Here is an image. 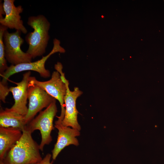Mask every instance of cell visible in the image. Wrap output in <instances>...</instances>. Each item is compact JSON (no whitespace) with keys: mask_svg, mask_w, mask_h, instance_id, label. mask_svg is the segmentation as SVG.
I'll return each instance as SVG.
<instances>
[{"mask_svg":"<svg viewBox=\"0 0 164 164\" xmlns=\"http://www.w3.org/2000/svg\"><path fill=\"white\" fill-rule=\"evenodd\" d=\"M54 127L58 132L57 141L52 151L53 160H56L59 154L66 147L71 145L78 146L79 142L76 137L80 135V131L64 126L61 122L57 120L55 122Z\"/></svg>","mask_w":164,"mask_h":164,"instance_id":"30bf717a","label":"cell"},{"mask_svg":"<svg viewBox=\"0 0 164 164\" xmlns=\"http://www.w3.org/2000/svg\"><path fill=\"white\" fill-rule=\"evenodd\" d=\"M28 111L24 119L27 125L39 112L56 100L46 91L29 81L28 88Z\"/></svg>","mask_w":164,"mask_h":164,"instance_id":"52a82bcc","label":"cell"},{"mask_svg":"<svg viewBox=\"0 0 164 164\" xmlns=\"http://www.w3.org/2000/svg\"><path fill=\"white\" fill-rule=\"evenodd\" d=\"M0 164H5L2 161H0Z\"/></svg>","mask_w":164,"mask_h":164,"instance_id":"e0dca14e","label":"cell"},{"mask_svg":"<svg viewBox=\"0 0 164 164\" xmlns=\"http://www.w3.org/2000/svg\"><path fill=\"white\" fill-rule=\"evenodd\" d=\"M29 81L36 84L46 91L49 94L59 101L61 108V114L57 117V121L62 122L65 115L64 98L67 92V86L62 80L60 73L57 71L52 73L49 80L41 81L36 80L34 77L31 76Z\"/></svg>","mask_w":164,"mask_h":164,"instance_id":"8992f818","label":"cell"},{"mask_svg":"<svg viewBox=\"0 0 164 164\" xmlns=\"http://www.w3.org/2000/svg\"><path fill=\"white\" fill-rule=\"evenodd\" d=\"M14 0H4L3 8L5 16L0 18L1 25L10 29H15L24 34L27 31L24 26L20 14L23 9L21 5L16 6L14 5Z\"/></svg>","mask_w":164,"mask_h":164,"instance_id":"8fae6325","label":"cell"},{"mask_svg":"<svg viewBox=\"0 0 164 164\" xmlns=\"http://www.w3.org/2000/svg\"><path fill=\"white\" fill-rule=\"evenodd\" d=\"M22 132L19 140L1 160L5 164H37L42 159L39 145L32 138V133L26 127Z\"/></svg>","mask_w":164,"mask_h":164,"instance_id":"6da1fadb","label":"cell"},{"mask_svg":"<svg viewBox=\"0 0 164 164\" xmlns=\"http://www.w3.org/2000/svg\"><path fill=\"white\" fill-rule=\"evenodd\" d=\"M25 116L6 108H1L0 112V127L18 128L22 131L26 125Z\"/></svg>","mask_w":164,"mask_h":164,"instance_id":"4fadbf2b","label":"cell"},{"mask_svg":"<svg viewBox=\"0 0 164 164\" xmlns=\"http://www.w3.org/2000/svg\"><path fill=\"white\" fill-rule=\"evenodd\" d=\"M22 134V131L18 128L0 127V160L19 140Z\"/></svg>","mask_w":164,"mask_h":164,"instance_id":"7c38bea8","label":"cell"},{"mask_svg":"<svg viewBox=\"0 0 164 164\" xmlns=\"http://www.w3.org/2000/svg\"><path fill=\"white\" fill-rule=\"evenodd\" d=\"M31 74L30 71L25 73L22 80L15 83L16 86L9 87V91L12 93L15 101L14 104L9 109L24 116L28 111L26 105L28 88Z\"/></svg>","mask_w":164,"mask_h":164,"instance_id":"9c48e42d","label":"cell"},{"mask_svg":"<svg viewBox=\"0 0 164 164\" xmlns=\"http://www.w3.org/2000/svg\"><path fill=\"white\" fill-rule=\"evenodd\" d=\"M27 23L33 29L28 33L25 39L29 45L26 53L34 58L42 56L45 52L50 36L49 31L50 23L43 15L29 16Z\"/></svg>","mask_w":164,"mask_h":164,"instance_id":"7a4b0ae2","label":"cell"},{"mask_svg":"<svg viewBox=\"0 0 164 164\" xmlns=\"http://www.w3.org/2000/svg\"><path fill=\"white\" fill-rule=\"evenodd\" d=\"M8 28L0 25V75L2 76L8 68L5 58L3 36Z\"/></svg>","mask_w":164,"mask_h":164,"instance_id":"5bb4252c","label":"cell"},{"mask_svg":"<svg viewBox=\"0 0 164 164\" xmlns=\"http://www.w3.org/2000/svg\"><path fill=\"white\" fill-rule=\"evenodd\" d=\"M57 112L56 101L53 102L43 111H41L35 118L29 122L25 127L32 133L35 130L40 131L41 141L40 150L43 151L45 145H49L52 140L51 133L54 129L53 121Z\"/></svg>","mask_w":164,"mask_h":164,"instance_id":"3957f363","label":"cell"},{"mask_svg":"<svg viewBox=\"0 0 164 164\" xmlns=\"http://www.w3.org/2000/svg\"><path fill=\"white\" fill-rule=\"evenodd\" d=\"M9 92L7 84H3L0 82V99L4 103L5 102L6 97Z\"/></svg>","mask_w":164,"mask_h":164,"instance_id":"9a60e30c","label":"cell"},{"mask_svg":"<svg viewBox=\"0 0 164 164\" xmlns=\"http://www.w3.org/2000/svg\"><path fill=\"white\" fill-rule=\"evenodd\" d=\"M52 155L50 154H47L42 160L37 164H52L50 162Z\"/></svg>","mask_w":164,"mask_h":164,"instance_id":"2e32d148","label":"cell"},{"mask_svg":"<svg viewBox=\"0 0 164 164\" xmlns=\"http://www.w3.org/2000/svg\"><path fill=\"white\" fill-rule=\"evenodd\" d=\"M60 41L56 39L53 40V46L51 51L47 55L43 56L42 58L34 62L21 63L16 65H11L1 76L2 80L0 82L3 84H7L9 78L12 75L24 71H34L38 73L43 77L47 78L50 76V71L46 69L45 64L49 58L54 53L60 52L65 53V50L60 45Z\"/></svg>","mask_w":164,"mask_h":164,"instance_id":"277c9868","label":"cell"},{"mask_svg":"<svg viewBox=\"0 0 164 164\" xmlns=\"http://www.w3.org/2000/svg\"><path fill=\"white\" fill-rule=\"evenodd\" d=\"M58 71L60 74L62 80L66 84L67 88L66 94L64 98L65 108V115L62 123L64 126L71 127L80 131L81 128L77 120L78 112L76 108V101L83 92L77 87L74 88L73 91H71L69 87L68 80L66 78L62 69H60Z\"/></svg>","mask_w":164,"mask_h":164,"instance_id":"ba28073f","label":"cell"},{"mask_svg":"<svg viewBox=\"0 0 164 164\" xmlns=\"http://www.w3.org/2000/svg\"><path fill=\"white\" fill-rule=\"evenodd\" d=\"M21 32L16 30L9 32L5 31L3 36L5 58L11 65L31 62L32 57L29 53L23 51L21 48L24 40L21 36Z\"/></svg>","mask_w":164,"mask_h":164,"instance_id":"5b68a950","label":"cell"}]
</instances>
